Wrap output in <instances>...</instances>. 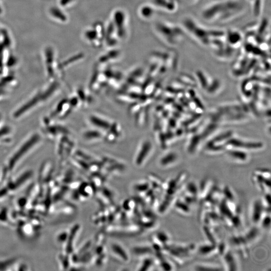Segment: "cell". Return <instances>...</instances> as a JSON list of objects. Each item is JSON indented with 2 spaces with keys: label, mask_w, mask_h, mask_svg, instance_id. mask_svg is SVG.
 Returning <instances> with one entry per match:
<instances>
[{
  "label": "cell",
  "mask_w": 271,
  "mask_h": 271,
  "mask_svg": "<svg viewBox=\"0 0 271 271\" xmlns=\"http://www.w3.org/2000/svg\"><path fill=\"white\" fill-rule=\"evenodd\" d=\"M264 206L260 199L254 201L252 206L251 218L254 223L260 222L264 214Z\"/></svg>",
  "instance_id": "30bf717a"
},
{
  "label": "cell",
  "mask_w": 271,
  "mask_h": 271,
  "mask_svg": "<svg viewBox=\"0 0 271 271\" xmlns=\"http://www.w3.org/2000/svg\"><path fill=\"white\" fill-rule=\"evenodd\" d=\"M112 250L114 253L117 254V256L119 255L120 257H122L125 260H127V254H126L125 250L120 245L113 244L112 246Z\"/></svg>",
  "instance_id": "2e32d148"
},
{
  "label": "cell",
  "mask_w": 271,
  "mask_h": 271,
  "mask_svg": "<svg viewBox=\"0 0 271 271\" xmlns=\"http://www.w3.org/2000/svg\"><path fill=\"white\" fill-rule=\"evenodd\" d=\"M119 40L113 25L110 20L105 27L104 44L109 48H115L118 43Z\"/></svg>",
  "instance_id": "52a82bcc"
},
{
  "label": "cell",
  "mask_w": 271,
  "mask_h": 271,
  "mask_svg": "<svg viewBox=\"0 0 271 271\" xmlns=\"http://www.w3.org/2000/svg\"><path fill=\"white\" fill-rule=\"evenodd\" d=\"M165 155L160 161V165L162 167H169L177 162L178 156L176 154L170 153Z\"/></svg>",
  "instance_id": "4fadbf2b"
},
{
  "label": "cell",
  "mask_w": 271,
  "mask_h": 271,
  "mask_svg": "<svg viewBox=\"0 0 271 271\" xmlns=\"http://www.w3.org/2000/svg\"><path fill=\"white\" fill-rule=\"evenodd\" d=\"M28 265L19 258L0 261V270H27Z\"/></svg>",
  "instance_id": "8992f818"
},
{
  "label": "cell",
  "mask_w": 271,
  "mask_h": 271,
  "mask_svg": "<svg viewBox=\"0 0 271 271\" xmlns=\"http://www.w3.org/2000/svg\"><path fill=\"white\" fill-rule=\"evenodd\" d=\"M110 49L109 51L104 54L99 58L98 61L100 64H106L119 58L120 55L119 50L115 49V48Z\"/></svg>",
  "instance_id": "7c38bea8"
},
{
  "label": "cell",
  "mask_w": 271,
  "mask_h": 271,
  "mask_svg": "<svg viewBox=\"0 0 271 271\" xmlns=\"http://www.w3.org/2000/svg\"><path fill=\"white\" fill-rule=\"evenodd\" d=\"M195 269L197 270H220L218 266L209 264H198L195 266Z\"/></svg>",
  "instance_id": "e0dca14e"
},
{
  "label": "cell",
  "mask_w": 271,
  "mask_h": 271,
  "mask_svg": "<svg viewBox=\"0 0 271 271\" xmlns=\"http://www.w3.org/2000/svg\"><path fill=\"white\" fill-rule=\"evenodd\" d=\"M153 145L148 140H144L140 144L138 150L135 162L137 165H141L151 154Z\"/></svg>",
  "instance_id": "ba28073f"
},
{
  "label": "cell",
  "mask_w": 271,
  "mask_h": 271,
  "mask_svg": "<svg viewBox=\"0 0 271 271\" xmlns=\"http://www.w3.org/2000/svg\"><path fill=\"white\" fill-rule=\"evenodd\" d=\"M154 7L159 8L165 11L173 12L176 8L175 2L173 0H151Z\"/></svg>",
  "instance_id": "8fae6325"
},
{
  "label": "cell",
  "mask_w": 271,
  "mask_h": 271,
  "mask_svg": "<svg viewBox=\"0 0 271 271\" xmlns=\"http://www.w3.org/2000/svg\"><path fill=\"white\" fill-rule=\"evenodd\" d=\"M260 222H261L262 226L266 228L270 225V215L264 216V214Z\"/></svg>",
  "instance_id": "ac0fdd59"
},
{
  "label": "cell",
  "mask_w": 271,
  "mask_h": 271,
  "mask_svg": "<svg viewBox=\"0 0 271 271\" xmlns=\"http://www.w3.org/2000/svg\"><path fill=\"white\" fill-rule=\"evenodd\" d=\"M105 27L101 22H96L85 30L83 37L93 47L99 48L104 43Z\"/></svg>",
  "instance_id": "277c9868"
},
{
  "label": "cell",
  "mask_w": 271,
  "mask_h": 271,
  "mask_svg": "<svg viewBox=\"0 0 271 271\" xmlns=\"http://www.w3.org/2000/svg\"><path fill=\"white\" fill-rule=\"evenodd\" d=\"M187 33L199 44L209 47L213 40L221 36L225 32L217 29H209L202 26L192 17H185L180 25Z\"/></svg>",
  "instance_id": "7a4b0ae2"
},
{
  "label": "cell",
  "mask_w": 271,
  "mask_h": 271,
  "mask_svg": "<svg viewBox=\"0 0 271 271\" xmlns=\"http://www.w3.org/2000/svg\"><path fill=\"white\" fill-rule=\"evenodd\" d=\"M154 30L164 43L170 47H176L183 41L186 33L181 25L165 21L155 24Z\"/></svg>",
  "instance_id": "3957f363"
},
{
  "label": "cell",
  "mask_w": 271,
  "mask_h": 271,
  "mask_svg": "<svg viewBox=\"0 0 271 271\" xmlns=\"http://www.w3.org/2000/svg\"><path fill=\"white\" fill-rule=\"evenodd\" d=\"M225 40L229 46L236 49L243 42V34L238 30L235 29L228 30L225 32Z\"/></svg>",
  "instance_id": "9c48e42d"
},
{
  "label": "cell",
  "mask_w": 271,
  "mask_h": 271,
  "mask_svg": "<svg viewBox=\"0 0 271 271\" xmlns=\"http://www.w3.org/2000/svg\"><path fill=\"white\" fill-rule=\"evenodd\" d=\"M245 9L242 0H218L204 7L201 17L209 23H226L240 17Z\"/></svg>",
  "instance_id": "6da1fadb"
},
{
  "label": "cell",
  "mask_w": 271,
  "mask_h": 271,
  "mask_svg": "<svg viewBox=\"0 0 271 271\" xmlns=\"http://www.w3.org/2000/svg\"><path fill=\"white\" fill-rule=\"evenodd\" d=\"M229 157L235 161L238 162H246L248 156L245 152L242 150H232L228 153Z\"/></svg>",
  "instance_id": "9a60e30c"
},
{
  "label": "cell",
  "mask_w": 271,
  "mask_h": 271,
  "mask_svg": "<svg viewBox=\"0 0 271 271\" xmlns=\"http://www.w3.org/2000/svg\"><path fill=\"white\" fill-rule=\"evenodd\" d=\"M139 13L143 19H151L155 15V7L153 5H143L140 7Z\"/></svg>",
  "instance_id": "5bb4252c"
},
{
  "label": "cell",
  "mask_w": 271,
  "mask_h": 271,
  "mask_svg": "<svg viewBox=\"0 0 271 271\" xmlns=\"http://www.w3.org/2000/svg\"><path fill=\"white\" fill-rule=\"evenodd\" d=\"M185 1L190 3H194L198 1L199 0H185Z\"/></svg>",
  "instance_id": "d6986e66"
},
{
  "label": "cell",
  "mask_w": 271,
  "mask_h": 271,
  "mask_svg": "<svg viewBox=\"0 0 271 271\" xmlns=\"http://www.w3.org/2000/svg\"><path fill=\"white\" fill-rule=\"evenodd\" d=\"M110 20L119 40L125 39L128 34V29L127 16L125 12L121 9L115 10L112 14Z\"/></svg>",
  "instance_id": "5b68a950"
}]
</instances>
